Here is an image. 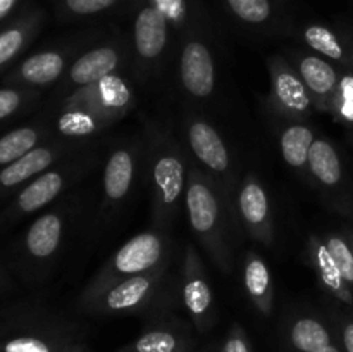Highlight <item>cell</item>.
I'll use <instances>...</instances> for the list:
<instances>
[{
  "label": "cell",
  "mask_w": 353,
  "mask_h": 352,
  "mask_svg": "<svg viewBox=\"0 0 353 352\" xmlns=\"http://www.w3.org/2000/svg\"><path fill=\"white\" fill-rule=\"evenodd\" d=\"M137 86L126 72L105 76L57 100L52 119L54 137L95 140L137 107Z\"/></svg>",
  "instance_id": "6da1fadb"
},
{
  "label": "cell",
  "mask_w": 353,
  "mask_h": 352,
  "mask_svg": "<svg viewBox=\"0 0 353 352\" xmlns=\"http://www.w3.org/2000/svg\"><path fill=\"white\" fill-rule=\"evenodd\" d=\"M147 173L150 185L152 226L171 233L172 224L185 209L190 155L174 131L159 121H145Z\"/></svg>",
  "instance_id": "7a4b0ae2"
},
{
  "label": "cell",
  "mask_w": 353,
  "mask_h": 352,
  "mask_svg": "<svg viewBox=\"0 0 353 352\" xmlns=\"http://www.w3.org/2000/svg\"><path fill=\"white\" fill-rule=\"evenodd\" d=\"M185 211L193 237L223 275H230L234 264L238 223L234 206L219 186L190 161L186 182Z\"/></svg>",
  "instance_id": "3957f363"
},
{
  "label": "cell",
  "mask_w": 353,
  "mask_h": 352,
  "mask_svg": "<svg viewBox=\"0 0 353 352\" xmlns=\"http://www.w3.org/2000/svg\"><path fill=\"white\" fill-rule=\"evenodd\" d=\"M171 266L119 280L88 299L76 300V307L79 313L97 317H152L176 309L179 304L178 275H172Z\"/></svg>",
  "instance_id": "277c9868"
},
{
  "label": "cell",
  "mask_w": 353,
  "mask_h": 352,
  "mask_svg": "<svg viewBox=\"0 0 353 352\" xmlns=\"http://www.w3.org/2000/svg\"><path fill=\"white\" fill-rule=\"evenodd\" d=\"M174 251V240L169 231L152 226L150 230L134 235L100 266L81 290L78 300L88 299L119 280L145 275L162 266L172 264Z\"/></svg>",
  "instance_id": "5b68a950"
},
{
  "label": "cell",
  "mask_w": 353,
  "mask_h": 352,
  "mask_svg": "<svg viewBox=\"0 0 353 352\" xmlns=\"http://www.w3.org/2000/svg\"><path fill=\"white\" fill-rule=\"evenodd\" d=\"M86 326L78 317L57 311H37L7 326L0 352H78L86 345Z\"/></svg>",
  "instance_id": "8992f818"
},
{
  "label": "cell",
  "mask_w": 353,
  "mask_h": 352,
  "mask_svg": "<svg viewBox=\"0 0 353 352\" xmlns=\"http://www.w3.org/2000/svg\"><path fill=\"white\" fill-rule=\"evenodd\" d=\"M145 173L147 140L143 133L107 145L100 179L99 217L102 223H109L130 204Z\"/></svg>",
  "instance_id": "52a82bcc"
},
{
  "label": "cell",
  "mask_w": 353,
  "mask_h": 352,
  "mask_svg": "<svg viewBox=\"0 0 353 352\" xmlns=\"http://www.w3.org/2000/svg\"><path fill=\"white\" fill-rule=\"evenodd\" d=\"M183 144L190 161L202 169L234 206L241 175L233 150L216 124L202 114L188 109L183 116Z\"/></svg>",
  "instance_id": "ba28073f"
},
{
  "label": "cell",
  "mask_w": 353,
  "mask_h": 352,
  "mask_svg": "<svg viewBox=\"0 0 353 352\" xmlns=\"http://www.w3.org/2000/svg\"><path fill=\"white\" fill-rule=\"evenodd\" d=\"M107 152V140L97 138L95 141L74 154L68 155L52 166L40 176L31 179L19 192L16 199V211L19 214H33L57 200L62 193L72 186H78L88 178L103 161Z\"/></svg>",
  "instance_id": "9c48e42d"
},
{
  "label": "cell",
  "mask_w": 353,
  "mask_h": 352,
  "mask_svg": "<svg viewBox=\"0 0 353 352\" xmlns=\"http://www.w3.org/2000/svg\"><path fill=\"white\" fill-rule=\"evenodd\" d=\"M171 24L147 0L140 3L131 24V64L140 85H150L165 68V57L171 45Z\"/></svg>",
  "instance_id": "30bf717a"
},
{
  "label": "cell",
  "mask_w": 353,
  "mask_h": 352,
  "mask_svg": "<svg viewBox=\"0 0 353 352\" xmlns=\"http://www.w3.org/2000/svg\"><path fill=\"white\" fill-rule=\"evenodd\" d=\"M131 64L130 38L110 35L93 40L68 69L64 78L57 83L55 97L64 99L76 90L88 86L105 76L126 72Z\"/></svg>",
  "instance_id": "8fae6325"
},
{
  "label": "cell",
  "mask_w": 353,
  "mask_h": 352,
  "mask_svg": "<svg viewBox=\"0 0 353 352\" xmlns=\"http://www.w3.org/2000/svg\"><path fill=\"white\" fill-rule=\"evenodd\" d=\"M176 78L183 97L190 102H207L217 86V62L207 35L192 23L181 31Z\"/></svg>",
  "instance_id": "7c38bea8"
},
{
  "label": "cell",
  "mask_w": 353,
  "mask_h": 352,
  "mask_svg": "<svg viewBox=\"0 0 353 352\" xmlns=\"http://www.w3.org/2000/svg\"><path fill=\"white\" fill-rule=\"evenodd\" d=\"M178 297L195 331L207 333L216 326L217 309L212 283L199 248L192 244H186L183 248L178 271Z\"/></svg>",
  "instance_id": "4fadbf2b"
},
{
  "label": "cell",
  "mask_w": 353,
  "mask_h": 352,
  "mask_svg": "<svg viewBox=\"0 0 353 352\" xmlns=\"http://www.w3.org/2000/svg\"><path fill=\"white\" fill-rule=\"evenodd\" d=\"M86 209L85 193L74 192L33 221L24 237V248L31 261L52 262L65 244V238L76 228Z\"/></svg>",
  "instance_id": "5bb4252c"
},
{
  "label": "cell",
  "mask_w": 353,
  "mask_h": 352,
  "mask_svg": "<svg viewBox=\"0 0 353 352\" xmlns=\"http://www.w3.org/2000/svg\"><path fill=\"white\" fill-rule=\"evenodd\" d=\"M283 352H343L330 317L309 304H290L279 321Z\"/></svg>",
  "instance_id": "9a60e30c"
},
{
  "label": "cell",
  "mask_w": 353,
  "mask_h": 352,
  "mask_svg": "<svg viewBox=\"0 0 353 352\" xmlns=\"http://www.w3.org/2000/svg\"><path fill=\"white\" fill-rule=\"evenodd\" d=\"M234 216L241 233L255 244L271 247L276 242L272 197L257 173L247 171L241 175L234 195Z\"/></svg>",
  "instance_id": "2e32d148"
},
{
  "label": "cell",
  "mask_w": 353,
  "mask_h": 352,
  "mask_svg": "<svg viewBox=\"0 0 353 352\" xmlns=\"http://www.w3.org/2000/svg\"><path fill=\"white\" fill-rule=\"evenodd\" d=\"M265 66L269 75V92L264 100L265 109L276 119L309 121L316 109L309 90L288 57L285 54H272L268 57Z\"/></svg>",
  "instance_id": "e0dca14e"
},
{
  "label": "cell",
  "mask_w": 353,
  "mask_h": 352,
  "mask_svg": "<svg viewBox=\"0 0 353 352\" xmlns=\"http://www.w3.org/2000/svg\"><path fill=\"white\" fill-rule=\"evenodd\" d=\"M307 183L319 192L327 206L340 213H347V173L343 157L336 145L323 135H317L310 148Z\"/></svg>",
  "instance_id": "ac0fdd59"
},
{
  "label": "cell",
  "mask_w": 353,
  "mask_h": 352,
  "mask_svg": "<svg viewBox=\"0 0 353 352\" xmlns=\"http://www.w3.org/2000/svg\"><path fill=\"white\" fill-rule=\"evenodd\" d=\"M193 324L174 314V309L148 317L141 333L119 352H193Z\"/></svg>",
  "instance_id": "d6986e66"
},
{
  "label": "cell",
  "mask_w": 353,
  "mask_h": 352,
  "mask_svg": "<svg viewBox=\"0 0 353 352\" xmlns=\"http://www.w3.org/2000/svg\"><path fill=\"white\" fill-rule=\"evenodd\" d=\"M95 140H69V138L61 137H54L48 140L47 138L45 144L37 145L28 154H24L17 161L10 162L9 166H6L0 171V186L16 188L23 183L31 182L37 176H40L41 173L50 169L52 166L57 164L59 161L81 150V148L88 147Z\"/></svg>",
  "instance_id": "ffe728a7"
},
{
  "label": "cell",
  "mask_w": 353,
  "mask_h": 352,
  "mask_svg": "<svg viewBox=\"0 0 353 352\" xmlns=\"http://www.w3.org/2000/svg\"><path fill=\"white\" fill-rule=\"evenodd\" d=\"M97 40L92 35H81L59 47L47 48L30 55L17 69V81L30 86H50L61 81L74 59Z\"/></svg>",
  "instance_id": "44dd1931"
},
{
  "label": "cell",
  "mask_w": 353,
  "mask_h": 352,
  "mask_svg": "<svg viewBox=\"0 0 353 352\" xmlns=\"http://www.w3.org/2000/svg\"><path fill=\"white\" fill-rule=\"evenodd\" d=\"M285 55L299 71L303 85L309 90L314 109L319 113H330L331 100L343 69L309 48H288Z\"/></svg>",
  "instance_id": "7402d4cb"
},
{
  "label": "cell",
  "mask_w": 353,
  "mask_h": 352,
  "mask_svg": "<svg viewBox=\"0 0 353 352\" xmlns=\"http://www.w3.org/2000/svg\"><path fill=\"white\" fill-rule=\"evenodd\" d=\"M303 262L314 271L321 290L336 306L347 307V309L353 307V290L345 282L343 275H341L334 257L331 255L323 235H309L305 248H303Z\"/></svg>",
  "instance_id": "603a6c76"
},
{
  "label": "cell",
  "mask_w": 353,
  "mask_h": 352,
  "mask_svg": "<svg viewBox=\"0 0 353 352\" xmlns=\"http://www.w3.org/2000/svg\"><path fill=\"white\" fill-rule=\"evenodd\" d=\"M241 283L255 313L262 317H271L276 306L274 276L264 255L254 248L245 252L241 261Z\"/></svg>",
  "instance_id": "cb8c5ba5"
},
{
  "label": "cell",
  "mask_w": 353,
  "mask_h": 352,
  "mask_svg": "<svg viewBox=\"0 0 353 352\" xmlns=\"http://www.w3.org/2000/svg\"><path fill=\"white\" fill-rule=\"evenodd\" d=\"M305 48L323 55L341 69H353V40L343 31L324 23H307L296 30Z\"/></svg>",
  "instance_id": "d4e9b609"
},
{
  "label": "cell",
  "mask_w": 353,
  "mask_h": 352,
  "mask_svg": "<svg viewBox=\"0 0 353 352\" xmlns=\"http://www.w3.org/2000/svg\"><path fill=\"white\" fill-rule=\"evenodd\" d=\"M278 130V145L285 164L299 176L300 179L307 182L309 173V154L312 148L314 140L317 138L312 124L309 121L300 119H279Z\"/></svg>",
  "instance_id": "484cf974"
},
{
  "label": "cell",
  "mask_w": 353,
  "mask_h": 352,
  "mask_svg": "<svg viewBox=\"0 0 353 352\" xmlns=\"http://www.w3.org/2000/svg\"><path fill=\"white\" fill-rule=\"evenodd\" d=\"M226 9L240 23L252 28H265L279 19V0H223Z\"/></svg>",
  "instance_id": "4316f807"
},
{
  "label": "cell",
  "mask_w": 353,
  "mask_h": 352,
  "mask_svg": "<svg viewBox=\"0 0 353 352\" xmlns=\"http://www.w3.org/2000/svg\"><path fill=\"white\" fill-rule=\"evenodd\" d=\"M50 137L48 126H21L0 138V166H9Z\"/></svg>",
  "instance_id": "83f0119b"
},
{
  "label": "cell",
  "mask_w": 353,
  "mask_h": 352,
  "mask_svg": "<svg viewBox=\"0 0 353 352\" xmlns=\"http://www.w3.org/2000/svg\"><path fill=\"white\" fill-rule=\"evenodd\" d=\"M38 24H40V16L33 14V16L26 17L21 23L14 24V26L7 28L0 33V66L7 64L9 61H12L23 47L26 45V41L37 31Z\"/></svg>",
  "instance_id": "f1b7e54d"
},
{
  "label": "cell",
  "mask_w": 353,
  "mask_h": 352,
  "mask_svg": "<svg viewBox=\"0 0 353 352\" xmlns=\"http://www.w3.org/2000/svg\"><path fill=\"white\" fill-rule=\"evenodd\" d=\"M327 114H331L334 121L353 130V69L341 71Z\"/></svg>",
  "instance_id": "f546056e"
},
{
  "label": "cell",
  "mask_w": 353,
  "mask_h": 352,
  "mask_svg": "<svg viewBox=\"0 0 353 352\" xmlns=\"http://www.w3.org/2000/svg\"><path fill=\"white\" fill-rule=\"evenodd\" d=\"M123 0H57L59 12L65 19H86L116 9Z\"/></svg>",
  "instance_id": "4dcf8cb0"
},
{
  "label": "cell",
  "mask_w": 353,
  "mask_h": 352,
  "mask_svg": "<svg viewBox=\"0 0 353 352\" xmlns=\"http://www.w3.org/2000/svg\"><path fill=\"white\" fill-rule=\"evenodd\" d=\"M323 238L330 248L331 255L336 261L345 282L353 290V248L347 233L345 231H326V233H323Z\"/></svg>",
  "instance_id": "1f68e13d"
},
{
  "label": "cell",
  "mask_w": 353,
  "mask_h": 352,
  "mask_svg": "<svg viewBox=\"0 0 353 352\" xmlns=\"http://www.w3.org/2000/svg\"><path fill=\"white\" fill-rule=\"evenodd\" d=\"M147 2L155 7L174 30L183 31L190 24V9L186 0H147Z\"/></svg>",
  "instance_id": "d6a6232c"
},
{
  "label": "cell",
  "mask_w": 353,
  "mask_h": 352,
  "mask_svg": "<svg viewBox=\"0 0 353 352\" xmlns=\"http://www.w3.org/2000/svg\"><path fill=\"white\" fill-rule=\"evenodd\" d=\"M217 352H255L247 330L238 321L231 323Z\"/></svg>",
  "instance_id": "836d02e7"
},
{
  "label": "cell",
  "mask_w": 353,
  "mask_h": 352,
  "mask_svg": "<svg viewBox=\"0 0 353 352\" xmlns=\"http://www.w3.org/2000/svg\"><path fill=\"white\" fill-rule=\"evenodd\" d=\"M330 321L334 328L338 342H340L343 352H353V316L352 314L333 311L330 314Z\"/></svg>",
  "instance_id": "e575fe53"
},
{
  "label": "cell",
  "mask_w": 353,
  "mask_h": 352,
  "mask_svg": "<svg viewBox=\"0 0 353 352\" xmlns=\"http://www.w3.org/2000/svg\"><path fill=\"white\" fill-rule=\"evenodd\" d=\"M24 100H26V95L21 90H0V119H6L17 113L24 106Z\"/></svg>",
  "instance_id": "d590c367"
},
{
  "label": "cell",
  "mask_w": 353,
  "mask_h": 352,
  "mask_svg": "<svg viewBox=\"0 0 353 352\" xmlns=\"http://www.w3.org/2000/svg\"><path fill=\"white\" fill-rule=\"evenodd\" d=\"M16 2L17 0H0V19H2V17H6L7 14L12 10V7L16 6Z\"/></svg>",
  "instance_id": "8d00e7d4"
},
{
  "label": "cell",
  "mask_w": 353,
  "mask_h": 352,
  "mask_svg": "<svg viewBox=\"0 0 353 352\" xmlns=\"http://www.w3.org/2000/svg\"><path fill=\"white\" fill-rule=\"evenodd\" d=\"M345 233H347L348 240H350V244H352V248H353V230H345Z\"/></svg>",
  "instance_id": "74e56055"
},
{
  "label": "cell",
  "mask_w": 353,
  "mask_h": 352,
  "mask_svg": "<svg viewBox=\"0 0 353 352\" xmlns=\"http://www.w3.org/2000/svg\"><path fill=\"white\" fill-rule=\"evenodd\" d=\"M78 352H90V349L85 347V349H81V351H78Z\"/></svg>",
  "instance_id": "f35d334b"
},
{
  "label": "cell",
  "mask_w": 353,
  "mask_h": 352,
  "mask_svg": "<svg viewBox=\"0 0 353 352\" xmlns=\"http://www.w3.org/2000/svg\"><path fill=\"white\" fill-rule=\"evenodd\" d=\"M279 2H281V3H286V0H279Z\"/></svg>",
  "instance_id": "ab89813d"
},
{
  "label": "cell",
  "mask_w": 353,
  "mask_h": 352,
  "mask_svg": "<svg viewBox=\"0 0 353 352\" xmlns=\"http://www.w3.org/2000/svg\"><path fill=\"white\" fill-rule=\"evenodd\" d=\"M352 138H353V130H352Z\"/></svg>",
  "instance_id": "60d3db41"
}]
</instances>
